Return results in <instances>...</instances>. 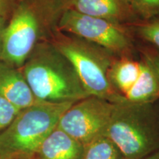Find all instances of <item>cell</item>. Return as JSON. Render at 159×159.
<instances>
[{"mask_svg":"<svg viewBox=\"0 0 159 159\" xmlns=\"http://www.w3.org/2000/svg\"><path fill=\"white\" fill-rule=\"evenodd\" d=\"M142 159H159V150L152 152V153H151L148 156L144 157Z\"/></svg>","mask_w":159,"mask_h":159,"instance_id":"cell-20","label":"cell"},{"mask_svg":"<svg viewBox=\"0 0 159 159\" xmlns=\"http://www.w3.org/2000/svg\"><path fill=\"white\" fill-rule=\"evenodd\" d=\"M19 111L15 105L0 97V134L11 125Z\"/></svg>","mask_w":159,"mask_h":159,"instance_id":"cell-16","label":"cell"},{"mask_svg":"<svg viewBox=\"0 0 159 159\" xmlns=\"http://www.w3.org/2000/svg\"><path fill=\"white\" fill-rule=\"evenodd\" d=\"M126 1L128 2V3L130 4V3H131V1H132V0H126Z\"/></svg>","mask_w":159,"mask_h":159,"instance_id":"cell-21","label":"cell"},{"mask_svg":"<svg viewBox=\"0 0 159 159\" xmlns=\"http://www.w3.org/2000/svg\"><path fill=\"white\" fill-rule=\"evenodd\" d=\"M105 136L127 159H142L159 150V105L114 103Z\"/></svg>","mask_w":159,"mask_h":159,"instance_id":"cell-3","label":"cell"},{"mask_svg":"<svg viewBox=\"0 0 159 159\" xmlns=\"http://www.w3.org/2000/svg\"><path fill=\"white\" fill-rule=\"evenodd\" d=\"M143 55L150 60L159 76V51H144Z\"/></svg>","mask_w":159,"mask_h":159,"instance_id":"cell-18","label":"cell"},{"mask_svg":"<svg viewBox=\"0 0 159 159\" xmlns=\"http://www.w3.org/2000/svg\"><path fill=\"white\" fill-rule=\"evenodd\" d=\"M64 0H27L19 4L4 31L2 61L21 69L39 40L57 24Z\"/></svg>","mask_w":159,"mask_h":159,"instance_id":"cell-2","label":"cell"},{"mask_svg":"<svg viewBox=\"0 0 159 159\" xmlns=\"http://www.w3.org/2000/svg\"><path fill=\"white\" fill-rule=\"evenodd\" d=\"M82 159H127L119 148L104 135L84 146Z\"/></svg>","mask_w":159,"mask_h":159,"instance_id":"cell-13","label":"cell"},{"mask_svg":"<svg viewBox=\"0 0 159 159\" xmlns=\"http://www.w3.org/2000/svg\"><path fill=\"white\" fill-rule=\"evenodd\" d=\"M66 9L130 26L138 21L126 0H64Z\"/></svg>","mask_w":159,"mask_h":159,"instance_id":"cell-8","label":"cell"},{"mask_svg":"<svg viewBox=\"0 0 159 159\" xmlns=\"http://www.w3.org/2000/svg\"><path fill=\"white\" fill-rule=\"evenodd\" d=\"M73 103L41 102L20 111L0 134V159H30Z\"/></svg>","mask_w":159,"mask_h":159,"instance_id":"cell-4","label":"cell"},{"mask_svg":"<svg viewBox=\"0 0 159 159\" xmlns=\"http://www.w3.org/2000/svg\"><path fill=\"white\" fill-rule=\"evenodd\" d=\"M130 5L138 19L150 20L159 16V0H132Z\"/></svg>","mask_w":159,"mask_h":159,"instance_id":"cell-15","label":"cell"},{"mask_svg":"<svg viewBox=\"0 0 159 159\" xmlns=\"http://www.w3.org/2000/svg\"><path fill=\"white\" fill-rule=\"evenodd\" d=\"M128 25L66 9L57 30L74 35L110 52L116 57H132L134 39Z\"/></svg>","mask_w":159,"mask_h":159,"instance_id":"cell-6","label":"cell"},{"mask_svg":"<svg viewBox=\"0 0 159 159\" xmlns=\"http://www.w3.org/2000/svg\"><path fill=\"white\" fill-rule=\"evenodd\" d=\"M141 63L132 57H115L108 71V79L113 89L124 97L136 82L140 74Z\"/></svg>","mask_w":159,"mask_h":159,"instance_id":"cell-12","label":"cell"},{"mask_svg":"<svg viewBox=\"0 0 159 159\" xmlns=\"http://www.w3.org/2000/svg\"><path fill=\"white\" fill-rule=\"evenodd\" d=\"M114 107V102L89 96L73 103L61 116L57 128L85 146L104 134Z\"/></svg>","mask_w":159,"mask_h":159,"instance_id":"cell-7","label":"cell"},{"mask_svg":"<svg viewBox=\"0 0 159 159\" xmlns=\"http://www.w3.org/2000/svg\"><path fill=\"white\" fill-rule=\"evenodd\" d=\"M19 0H0V16L5 18L12 11H15Z\"/></svg>","mask_w":159,"mask_h":159,"instance_id":"cell-17","label":"cell"},{"mask_svg":"<svg viewBox=\"0 0 159 159\" xmlns=\"http://www.w3.org/2000/svg\"><path fill=\"white\" fill-rule=\"evenodd\" d=\"M52 43L71 63L90 96L114 103L126 102L108 79L109 69L116 56L94 43L59 30Z\"/></svg>","mask_w":159,"mask_h":159,"instance_id":"cell-5","label":"cell"},{"mask_svg":"<svg viewBox=\"0 0 159 159\" xmlns=\"http://www.w3.org/2000/svg\"><path fill=\"white\" fill-rule=\"evenodd\" d=\"M0 97L20 111L42 102L32 91L21 69L0 61Z\"/></svg>","mask_w":159,"mask_h":159,"instance_id":"cell-9","label":"cell"},{"mask_svg":"<svg viewBox=\"0 0 159 159\" xmlns=\"http://www.w3.org/2000/svg\"><path fill=\"white\" fill-rule=\"evenodd\" d=\"M131 25L139 37L155 46L159 51V19L144 20L142 22L137 21Z\"/></svg>","mask_w":159,"mask_h":159,"instance_id":"cell-14","label":"cell"},{"mask_svg":"<svg viewBox=\"0 0 159 159\" xmlns=\"http://www.w3.org/2000/svg\"><path fill=\"white\" fill-rule=\"evenodd\" d=\"M84 146L56 128L30 159H82Z\"/></svg>","mask_w":159,"mask_h":159,"instance_id":"cell-10","label":"cell"},{"mask_svg":"<svg viewBox=\"0 0 159 159\" xmlns=\"http://www.w3.org/2000/svg\"><path fill=\"white\" fill-rule=\"evenodd\" d=\"M6 27L5 18L0 16V61H2V44H3V34Z\"/></svg>","mask_w":159,"mask_h":159,"instance_id":"cell-19","label":"cell"},{"mask_svg":"<svg viewBox=\"0 0 159 159\" xmlns=\"http://www.w3.org/2000/svg\"><path fill=\"white\" fill-rule=\"evenodd\" d=\"M21 70L35 97L42 102H76L90 96L73 65L52 43H38Z\"/></svg>","mask_w":159,"mask_h":159,"instance_id":"cell-1","label":"cell"},{"mask_svg":"<svg viewBox=\"0 0 159 159\" xmlns=\"http://www.w3.org/2000/svg\"><path fill=\"white\" fill-rule=\"evenodd\" d=\"M141 69L136 82L125 98L134 103L155 102L159 99V76L148 57L143 55Z\"/></svg>","mask_w":159,"mask_h":159,"instance_id":"cell-11","label":"cell"}]
</instances>
